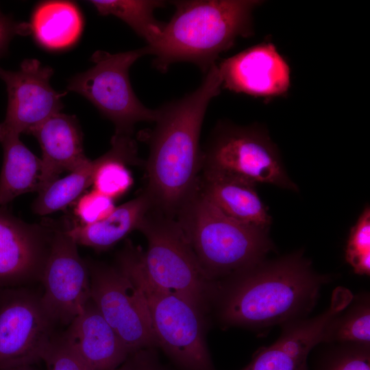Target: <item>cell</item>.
<instances>
[{"label": "cell", "mask_w": 370, "mask_h": 370, "mask_svg": "<svg viewBox=\"0 0 370 370\" xmlns=\"http://www.w3.org/2000/svg\"><path fill=\"white\" fill-rule=\"evenodd\" d=\"M221 87L216 63L196 90L157 109L156 125L149 139L144 190L153 207L169 217L175 218L198 185L203 121L209 103L220 93Z\"/></svg>", "instance_id": "obj_1"}, {"label": "cell", "mask_w": 370, "mask_h": 370, "mask_svg": "<svg viewBox=\"0 0 370 370\" xmlns=\"http://www.w3.org/2000/svg\"><path fill=\"white\" fill-rule=\"evenodd\" d=\"M327 278L301 251L264 260L218 282L214 304L226 326L264 329L305 318Z\"/></svg>", "instance_id": "obj_2"}, {"label": "cell", "mask_w": 370, "mask_h": 370, "mask_svg": "<svg viewBox=\"0 0 370 370\" xmlns=\"http://www.w3.org/2000/svg\"><path fill=\"white\" fill-rule=\"evenodd\" d=\"M174 14L159 37L145 46L162 73L177 62L197 65L206 73L239 37L253 34L254 0L172 1Z\"/></svg>", "instance_id": "obj_3"}, {"label": "cell", "mask_w": 370, "mask_h": 370, "mask_svg": "<svg viewBox=\"0 0 370 370\" xmlns=\"http://www.w3.org/2000/svg\"><path fill=\"white\" fill-rule=\"evenodd\" d=\"M175 219L202 270L214 282L264 260L273 248L269 230L226 215L203 195L199 183Z\"/></svg>", "instance_id": "obj_4"}, {"label": "cell", "mask_w": 370, "mask_h": 370, "mask_svg": "<svg viewBox=\"0 0 370 370\" xmlns=\"http://www.w3.org/2000/svg\"><path fill=\"white\" fill-rule=\"evenodd\" d=\"M142 249L127 241L117 256L119 267L141 291L161 348L181 370H216L205 338L204 314L148 277Z\"/></svg>", "instance_id": "obj_5"}, {"label": "cell", "mask_w": 370, "mask_h": 370, "mask_svg": "<svg viewBox=\"0 0 370 370\" xmlns=\"http://www.w3.org/2000/svg\"><path fill=\"white\" fill-rule=\"evenodd\" d=\"M138 230L147 241L142 260L149 279L205 314L214 304L218 282L202 270L175 218L152 207Z\"/></svg>", "instance_id": "obj_6"}, {"label": "cell", "mask_w": 370, "mask_h": 370, "mask_svg": "<svg viewBox=\"0 0 370 370\" xmlns=\"http://www.w3.org/2000/svg\"><path fill=\"white\" fill-rule=\"evenodd\" d=\"M200 176L297 190L273 143L262 129L254 126L217 124L201 148Z\"/></svg>", "instance_id": "obj_7"}, {"label": "cell", "mask_w": 370, "mask_h": 370, "mask_svg": "<svg viewBox=\"0 0 370 370\" xmlns=\"http://www.w3.org/2000/svg\"><path fill=\"white\" fill-rule=\"evenodd\" d=\"M146 55L145 46L116 53L97 51L90 58L93 66L69 82V90L86 97L114 123V135L132 136L135 124L156 119L157 109L141 103L129 77L131 66Z\"/></svg>", "instance_id": "obj_8"}, {"label": "cell", "mask_w": 370, "mask_h": 370, "mask_svg": "<svg viewBox=\"0 0 370 370\" xmlns=\"http://www.w3.org/2000/svg\"><path fill=\"white\" fill-rule=\"evenodd\" d=\"M41 293L28 286L0 289V369L33 365L56 335Z\"/></svg>", "instance_id": "obj_9"}, {"label": "cell", "mask_w": 370, "mask_h": 370, "mask_svg": "<svg viewBox=\"0 0 370 370\" xmlns=\"http://www.w3.org/2000/svg\"><path fill=\"white\" fill-rule=\"evenodd\" d=\"M90 298L129 353L158 347L145 298L116 265L87 263Z\"/></svg>", "instance_id": "obj_10"}, {"label": "cell", "mask_w": 370, "mask_h": 370, "mask_svg": "<svg viewBox=\"0 0 370 370\" xmlns=\"http://www.w3.org/2000/svg\"><path fill=\"white\" fill-rule=\"evenodd\" d=\"M40 282L42 304L56 324L69 325L90 299L88 264L66 228L54 227Z\"/></svg>", "instance_id": "obj_11"}, {"label": "cell", "mask_w": 370, "mask_h": 370, "mask_svg": "<svg viewBox=\"0 0 370 370\" xmlns=\"http://www.w3.org/2000/svg\"><path fill=\"white\" fill-rule=\"evenodd\" d=\"M51 67L36 59H25L16 71L0 68V79L6 86L8 106L0 124V138L31 132L63 108L59 93L50 85Z\"/></svg>", "instance_id": "obj_12"}, {"label": "cell", "mask_w": 370, "mask_h": 370, "mask_svg": "<svg viewBox=\"0 0 370 370\" xmlns=\"http://www.w3.org/2000/svg\"><path fill=\"white\" fill-rule=\"evenodd\" d=\"M53 230L23 222L0 207V289L40 282Z\"/></svg>", "instance_id": "obj_13"}, {"label": "cell", "mask_w": 370, "mask_h": 370, "mask_svg": "<svg viewBox=\"0 0 370 370\" xmlns=\"http://www.w3.org/2000/svg\"><path fill=\"white\" fill-rule=\"evenodd\" d=\"M353 299L347 288L338 287L333 293L330 307L312 319L286 323L280 338L262 347L241 370H308L307 360L312 348L322 343L328 323L345 309Z\"/></svg>", "instance_id": "obj_14"}, {"label": "cell", "mask_w": 370, "mask_h": 370, "mask_svg": "<svg viewBox=\"0 0 370 370\" xmlns=\"http://www.w3.org/2000/svg\"><path fill=\"white\" fill-rule=\"evenodd\" d=\"M222 87L258 97L284 95L291 85L288 64L270 42H262L217 64Z\"/></svg>", "instance_id": "obj_15"}, {"label": "cell", "mask_w": 370, "mask_h": 370, "mask_svg": "<svg viewBox=\"0 0 370 370\" xmlns=\"http://www.w3.org/2000/svg\"><path fill=\"white\" fill-rule=\"evenodd\" d=\"M30 134L37 138L42 153L38 193L62 172H71L89 160L84 154L82 133L74 116L58 112Z\"/></svg>", "instance_id": "obj_16"}, {"label": "cell", "mask_w": 370, "mask_h": 370, "mask_svg": "<svg viewBox=\"0 0 370 370\" xmlns=\"http://www.w3.org/2000/svg\"><path fill=\"white\" fill-rule=\"evenodd\" d=\"M63 334L94 370H113L130 354L91 298Z\"/></svg>", "instance_id": "obj_17"}, {"label": "cell", "mask_w": 370, "mask_h": 370, "mask_svg": "<svg viewBox=\"0 0 370 370\" xmlns=\"http://www.w3.org/2000/svg\"><path fill=\"white\" fill-rule=\"evenodd\" d=\"M152 207L151 198L143 190L136 197L116 207L103 221L91 225H75L66 230L77 245L106 250L132 232L138 230Z\"/></svg>", "instance_id": "obj_18"}, {"label": "cell", "mask_w": 370, "mask_h": 370, "mask_svg": "<svg viewBox=\"0 0 370 370\" xmlns=\"http://www.w3.org/2000/svg\"><path fill=\"white\" fill-rule=\"evenodd\" d=\"M199 188L212 204L230 217L269 230L271 217L254 186L199 175Z\"/></svg>", "instance_id": "obj_19"}, {"label": "cell", "mask_w": 370, "mask_h": 370, "mask_svg": "<svg viewBox=\"0 0 370 370\" xmlns=\"http://www.w3.org/2000/svg\"><path fill=\"white\" fill-rule=\"evenodd\" d=\"M3 160L0 174V207L4 208L16 197L38 191L41 160L20 140L19 136L0 138Z\"/></svg>", "instance_id": "obj_20"}, {"label": "cell", "mask_w": 370, "mask_h": 370, "mask_svg": "<svg viewBox=\"0 0 370 370\" xmlns=\"http://www.w3.org/2000/svg\"><path fill=\"white\" fill-rule=\"evenodd\" d=\"M30 25L36 40L49 49H62L73 45L83 26L77 7L71 1H49L35 10Z\"/></svg>", "instance_id": "obj_21"}, {"label": "cell", "mask_w": 370, "mask_h": 370, "mask_svg": "<svg viewBox=\"0 0 370 370\" xmlns=\"http://www.w3.org/2000/svg\"><path fill=\"white\" fill-rule=\"evenodd\" d=\"M112 147L98 158L92 184L94 190L112 199L124 195L132 186L133 177L127 164L141 165L136 142L132 136L114 135Z\"/></svg>", "instance_id": "obj_22"}, {"label": "cell", "mask_w": 370, "mask_h": 370, "mask_svg": "<svg viewBox=\"0 0 370 370\" xmlns=\"http://www.w3.org/2000/svg\"><path fill=\"white\" fill-rule=\"evenodd\" d=\"M101 15H113L128 25L147 45L160 35L165 23L158 21L154 11L164 7L159 0H93L88 1Z\"/></svg>", "instance_id": "obj_23"}, {"label": "cell", "mask_w": 370, "mask_h": 370, "mask_svg": "<svg viewBox=\"0 0 370 370\" xmlns=\"http://www.w3.org/2000/svg\"><path fill=\"white\" fill-rule=\"evenodd\" d=\"M98 164V159L88 160L64 177L51 182L38 193L33 204L34 212L46 215L63 210L77 200L92 184Z\"/></svg>", "instance_id": "obj_24"}, {"label": "cell", "mask_w": 370, "mask_h": 370, "mask_svg": "<svg viewBox=\"0 0 370 370\" xmlns=\"http://www.w3.org/2000/svg\"><path fill=\"white\" fill-rule=\"evenodd\" d=\"M334 342L369 345L370 306L367 296L358 299L346 311L344 309L328 323L322 343Z\"/></svg>", "instance_id": "obj_25"}, {"label": "cell", "mask_w": 370, "mask_h": 370, "mask_svg": "<svg viewBox=\"0 0 370 370\" xmlns=\"http://www.w3.org/2000/svg\"><path fill=\"white\" fill-rule=\"evenodd\" d=\"M345 260L356 273H370V208L365 207L350 230L345 249Z\"/></svg>", "instance_id": "obj_26"}, {"label": "cell", "mask_w": 370, "mask_h": 370, "mask_svg": "<svg viewBox=\"0 0 370 370\" xmlns=\"http://www.w3.org/2000/svg\"><path fill=\"white\" fill-rule=\"evenodd\" d=\"M340 345L321 358L316 370H370L369 345Z\"/></svg>", "instance_id": "obj_27"}, {"label": "cell", "mask_w": 370, "mask_h": 370, "mask_svg": "<svg viewBox=\"0 0 370 370\" xmlns=\"http://www.w3.org/2000/svg\"><path fill=\"white\" fill-rule=\"evenodd\" d=\"M48 370H94L66 340L56 334L41 358Z\"/></svg>", "instance_id": "obj_28"}, {"label": "cell", "mask_w": 370, "mask_h": 370, "mask_svg": "<svg viewBox=\"0 0 370 370\" xmlns=\"http://www.w3.org/2000/svg\"><path fill=\"white\" fill-rule=\"evenodd\" d=\"M115 208L114 199L93 189L79 197L75 213L80 225H91L107 218Z\"/></svg>", "instance_id": "obj_29"}, {"label": "cell", "mask_w": 370, "mask_h": 370, "mask_svg": "<svg viewBox=\"0 0 370 370\" xmlns=\"http://www.w3.org/2000/svg\"><path fill=\"white\" fill-rule=\"evenodd\" d=\"M113 370H168L160 362L156 348H144L130 353Z\"/></svg>", "instance_id": "obj_30"}, {"label": "cell", "mask_w": 370, "mask_h": 370, "mask_svg": "<svg viewBox=\"0 0 370 370\" xmlns=\"http://www.w3.org/2000/svg\"><path fill=\"white\" fill-rule=\"evenodd\" d=\"M29 33V23L15 22L0 10V57L7 51L10 40L15 35L26 36Z\"/></svg>", "instance_id": "obj_31"}, {"label": "cell", "mask_w": 370, "mask_h": 370, "mask_svg": "<svg viewBox=\"0 0 370 370\" xmlns=\"http://www.w3.org/2000/svg\"><path fill=\"white\" fill-rule=\"evenodd\" d=\"M0 370H37L32 367V365L16 367L8 369H3Z\"/></svg>", "instance_id": "obj_32"}]
</instances>
